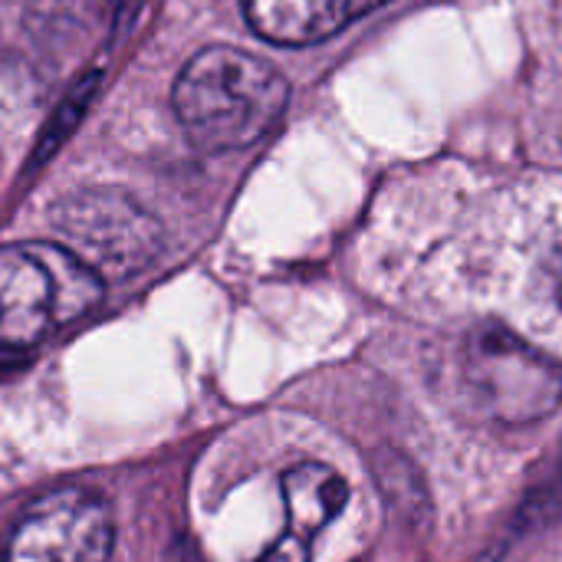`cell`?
Returning a JSON list of instances; mask_svg holds the SVG:
<instances>
[{
  "mask_svg": "<svg viewBox=\"0 0 562 562\" xmlns=\"http://www.w3.org/2000/svg\"><path fill=\"white\" fill-rule=\"evenodd\" d=\"M379 3L382 0H244V13L263 40L280 46H310L336 36Z\"/></svg>",
  "mask_w": 562,
  "mask_h": 562,
  "instance_id": "cell-7",
  "label": "cell"
},
{
  "mask_svg": "<svg viewBox=\"0 0 562 562\" xmlns=\"http://www.w3.org/2000/svg\"><path fill=\"white\" fill-rule=\"evenodd\" d=\"M53 224L59 244L99 277H128L161 247L158 221L142 211L138 201L112 188L69 194L56 204Z\"/></svg>",
  "mask_w": 562,
  "mask_h": 562,
  "instance_id": "cell-3",
  "label": "cell"
},
{
  "mask_svg": "<svg viewBox=\"0 0 562 562\" xmlns=\"http://www.w3.org/2000/svg\"><path fill=\"white\" fill-rule=\"evenodd\" d=\"M112 510L82 487H59L33 501L7 530L0 562H109Z\"/></svg>",
  "mask_w": 562,
  "mask_h": 562,
  "instance_id": "cell-5",
  "label": "cell"
},
{
  "mask_svg": "<svg viewBox=\"0 0 562 562\" xmlns=\"http://www.w3.org/2000/svg\"><path fill=\"white\" fill-rule=\"evenodd\" d=\"M171 102L191 145L224 155L260 142L283 119L290 86L273 63L254 53L207 46L181 69Z\"/></svg>",
  "mask_w": 562,
  "mask_h": 562,
  "instance_id": "cell-1",
  "label": "cell"
},
{
  "mask_svg": "<svg viewBox=\"0 0 562 562\" xmlns=\"http://www.w3.org/2000/svg\"><path fill=\"white\" fill-rule=\"evenodd\" d=\"M468 385L484 408L507 425H530L557 412L562 402V369L504 329H481L464 352Z\"/></svg>",
  "mask_w": 562,
  "mask_h": 562,
  "instance_id": "cell-4",
  "label": "cell"
},
{
  "mask_svg": "<svg viewBox=\"0 0 562 562\" xmlns=\"http://www.w3.org/2000/svg\"><path fill=\"white\" fill-rule=\"evenodd\" d=\"M286 527L254 562H310L313 540L346 510L349 484L319 461H303L283 474Z\"/></svg>",
  "mask_w": 562,
  "mask_h": 562,
  "instance_id": "cell-6",
  "label": "cell"
},
{
  "mask_svg": "<svg viewBox=\"0 0 562 562\" xmlns=\"http://www.w3.org/2000/svg\"><path fill=\"white\" fill-rule=\"evenodd\" d=\"M102 277L72 250L49 240L10 244L0 250V349L26 352L63 326L92 313L102 300Z\"/></svg>",
  "mask_w": 562,
  "mask_h": 562,
  "instance_id": "cell-2",
  "label": "cell"
}]
</instances>
